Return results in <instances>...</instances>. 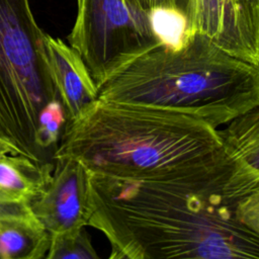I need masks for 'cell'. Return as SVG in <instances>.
<instances>
[{"instance_id":"1","label":"cell","mask_w":259,"mask_h":259,"mask_svg":"<svg viewBox=\"0 0 259 259\" xmlns=\"http://www.w3.org/2000/svg\"><path fill=\"white\" fill-rule=\"evenodd\" d=\"M88 173L87 227L133 259H259V170L227 147L161 179Z\"/></svg>"},{"instance_id":"2","label":"cell","mask_w":259,"mask_h":259,"mask_svg":"<svg viewBox=\"0 0 259 259\" xmlns=\"http://www.w3.org/2000/svg\"><path fill=\"white\" fill-rule=\"evenodd\" d=\"M226 151L218 128L189 114L97 100L68 122L55 156L88 172L153 180L213 160Z\"/></svg>"},{"instance_id":"14","label":"cell","mask_w":259,"mask_h":259,"mask_svg":"<svg viewBox=\"0 0 259 259\" xmlns=\"http://www.w3.org/2000/svg\"><path fill=\"white\" fill-rule=\"evenodd\" d=\"M148 15L152 29L163 46L177 49L190 34L186 16L177 10L157 9Z\"/></svg>"},{"instance_id":"16","label":"cell","mask_w":259,"mask_h":259,"mask_svg":"<svg viewBox=\"0 0 259 259\" xmlns=\"http://www.w3.org/2000/svg\"><path fill=\"white\" fill-rule=\"evenodd\" d=\"M6 155H21V154L14 144H12L8 140L0 138V158Z\"/></svg>"},{"instance_id":"11","label":"cell","mask_w":259,"mask_h":259,"mask_svg":"<svg viewBox=\"0 0 259 259\" xmlns=\"http://www.w3.org/2000/svg\"><path fill=\"white\" fill-rule=\"evenodd\" d=\"M219 130L224 145L252 168L259 170V109L234 118Z\"/></svg>"},{"instance_id":"6","label":"cell","mask_w":259,"mask_h":259,"mask_svg":"<svg viewBox=\"0 0 259 259\" xmlns=\"http://www.w3.org/2000/svg\"><path fill=\"white\" fill-rule=\"evenodd\" d=\"M50 235L70 234L87 227L89 173L78 160L55 156L53 168L29 203Z\"/></svg>"},{"instance_id":"15","label":"cell","mask_w":259,"mask_h":259,"mask_svg":"<svg viewBox=\"0 0 259 259\" xmlns=\"http://www.w3.org/2000/svg\"><path fill=\"white\" fill-rule=\"evenodd\" d=\"M135 10L149 14L157 9H173L190 18V0H124Z\"/></svg>"},{"instance_id":"4","label":"cell","mask_w":259,"mask_h":259,"mask_svg":"<svg viewBox=\"0 0 259 259\" xmlns=\"http://www.w3.org/2000/svg\"><path fill=\"white\" fill-rule=\"evenodd\" d=\"M44 35L29 0H0V124L21 155L40 165L47 163L36 145L38 116L59 98Z\"/></svg>"},{"instance_id":"17","label":"cell","mask_w":259,"mask_h":259,"mask_svg":"<svg viewBox=\"0 0 259 259\" xmlns=\"http://www.w3.org/2000/svg\"><path fill=\"white\" fill-rule=\"evenodd\" d=\"M107 259H133L127 253H125L123 250L119 249L118 247L111 245L110 254Z\"/></svg>"},{"instance_id":"10","label":"cell","mask_w":259,"mask_h":259,"mask_svg":"<svg viewBox=\"0 0 259 259\" xmlns=\"http://www.w3.org/2000/svg\"><path fill=\"white\" fill-rule=\"evenodd\" d=\"M53 163L40 165L21 155L0 158V202L30 203L42 188Z\"/></svg>"},{"instance_id":"8","label":"cell","mask_w":259,"mask_h":259,"mask_svg":"<svg viewBox=\"0 0 259 259\" xmlns=\"http://www.w3.org/2000/svg\"><path fill=\"white\" fill-rule=\"evenodd\" d=\"M44 45L51 78L72 122L97 102V86L81 57L64 40L45 32Z\"/></svg>"},{"instance_id":"3","label":"cell","mask_w":259,"mask_h":259,"mask_svg":"<svg viewBox=\"0 0 259 259\" xmlns=\"http://www.w3.org/2000/svg\"><path fill=\"white\" fill-rule=\"evenodd\" d=\"M97 94L102 101L189 114L218 128L259 106V66L192 32L177 49L161 45L134 59Z\"/></svg>"},{"instance_id":"7","label":"cell","mask_w":259,"mask_h":259,"mask_svg":"<svg viewBox=\"0 0 259 259\" xmlns=\"http://www.w3.org/2000/svg\"><path fill=\"white\" fill-rule=\"evenodd\" d=\"M259 66V0H190L189 33Z\"/></svg>"},{"instance_id":"5","label":"cell","mask_w":259,"mask_h":259,"mask_svg":"<svg viewBox=\"0 0 259 259\" xmlns=\"http://www.w3.org/2000/svg\"><path fill=\"white\" fill-rule=\"evenodd\" d=\"M69 46L85 63L97 88L139 56L161 46L149 15L124 0H77Z\"/></svg>"},{"instance_id":"12","label":"cell","mask_w":259,"mask_h":259,"mask_svg":"<svg viewBox=\"0 0 259 259\" xmlns=\"http://www.w3.org/2000/svg\"><path fill=\"white\" fill-rule=\"evenodd\" d=\"M67 123V113L59 98L49 102L40 111L35 139L45 163L49 164L54 161Z\"/></svg>"},{"instance_id":"9","label":"cell","mask_w":259,"mask_h":259,"mask_svg":"<svg viewBox=\"0 0 259 259\" xmlns=\"http://www.w3.org/2000/svg\"><path fill=\"white\" fill-rule=\"evenodd\" d=\"M49 244L29 203L0 202V259H42Z\"/></svg>"},{"instance_id":"13","label":"cell","mask_w":259,"mask_h":259,"mask_svg":"<svg viewBox=\"0 0 259 259\" xmlns=\"http://www.w3.org/2000/svg\"><path fill=\"white\" fill-rule=\"evenodd\" d=\"M42 259H102L96 252L85 228L75 233L50 235L49 248Z\"/></svg>"},{"instance_id":"18","label":"cell","mask_w":259,"mask_h":259,"mask_svg":"<svg viewBox=\"0 0 259 259\" xmlns=\"http://www.w3.org/2000/svg\"><path fill=\"white\" fill-rule=\"evenodd\" d=\"M0 138L10 141V140H9V138H8V136H7V134H6V132L4 131V128L2 127V125H1V124H0ZM10 142H11V141H10ZM11 143H12V142H11ZM12 144H13V143H12Z\"/></svg>"}]
</instances>
